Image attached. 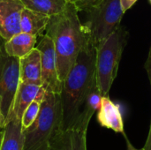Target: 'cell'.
Segmentation results:
<instances>
[{"mask_svg":"<svg viewBox=\"0 0 151 150\" xmlns=\"http://www.w3.org/2000/svg\"><path fill=\"white\" fill-rule=\"evenodd\" d=\"M88 127L80 125L62 132L53 141L50 150H87Z\"/></svg>","mask_w":151,"mask_h":150,"instance_id":"10","label":"cell"},{"mask_svg":"<svg viewBox=\"0 0 151 150\" xmlns=\"http://www.w3.org/2000/svg\"><path fill=\"white\" fill-rule=\"evenodd\" d=\"M37 36L19 32L4 42V51L7 56L21 58L35 48Z\"/></svg>","mask_w":151,"mask_h":150,"instance_id":"13","label":"cell"},{"mask_svg":"<svg viewBox=\"0 0 151 150\" xmlns=\"http://www.w3.org/2000/svg\"><path fill=\"white\" fill-rule=\"evenodd\" d=\"M126 141H127V150H145L144 149V148H142V149H136L131 142H130V141L126 137Z\"/></svg>","mask_w":151,"mask_h":150,"instance_id":"22","label":"cell"},{"mask_svg":"<svg viewBox=\"0 0 151 150\" xmlns=\"http://www.w3.org/2000/svg\"><path fill=\"white\" fill-rule=\"evenodd\" d=\"M96 48L88 37L74 65L62 82L60 102L63 132L75 127L89 92L96 86Z\"/></svg>","mask_w":151,"mask_h":150,"instance_id":"1","label":"cell"},{"mask_svg":"<svg viewBox=\"0 0 151 150\" xmlns=\"http://www.w3.org/2000/svg\"><path fill=\"white\" fill-rule=\"evenodd\" d=\"M5 126V119L3 116V114L0 111V129H3Z\"/></svg>","mask_w":151,"mask_h":150,"instance_id":"24","label":"cell"},{"mask_svg":"<svg viewBox=\"0 0 151 150\" xmlns=\"http://www.w3.org/2000/svg\"><path fill=\"white\" fill-rule=\"evenodd\" d=\"M4 42H5V40L0 34V54L4 52Z\"/></svg>","mask_w":151,"mask_h":150,"instance_id":"23","label":"cell"},{"mask_svg":"<svg viewBox=\"0 0 151 150\" xmlns=\"http://www.w3.org/2000/svg\"><path fill=\"white\" fill-rule=\"evenodd\" d=\"M2 139H3V129H0V147H1Z\"/></svg>","mask_w":151,"mask_h":150,"instance_id":"25","label":"cell"},{"mask_svg":"<svg viewBox=\"0 0 151 150\" xmlns=\"http://www.w3.org/2000/svg\"><path fill=\"white\" fill-rule=\"evenodd\" d=\"M23 9L20 0H0V34L5 41L21 32L20 19Z\"/></svg>","mask_w":151,"mask_h":150,"instance_id":"8","label":"cell"},{"mask_svg":"<svg viewBox=\"0 0 151 150\" xmlns=\"http://www.w3.org/2000/svg\"><path fill=\"white\" fill-rule=\"evenodd\" d=\"M35 48L41 54L42 88L48 92L60 94L62 82L58 78L56 51L52 39L46 34H43Z\"/></svg>","mask_w":151,"mask_h":150,"instance_id":"7","label":"cell"},{"mask_svg":"<svg viewBox=\"0 0 151 150\" xmlns=\"http://www.w3.org/2000/svg\"><path fill=\"white\" fill-rule=\"evenodd\" d=\"M127 40V32L120 26L96 47V79L103 96H108L117 77L119 62Z\"/></svg>","mask_w":151,"mask_h":150,"instance_id":"4","label":"cell"},{"mask_svg":"<svg viewBox=\"0 0 151 150\" xmlns=\"http://www.w3.org/2000/svg\"><path fill=\"white\" fill-rule=\"evenodd\" d=\"M50 16L38 12L27 8L23 9L20 19L21 32L35 35L42 36L46 31Z\"/></svg>","mask_w":151,"mask_h":150,"instance_id":"14","label":"cell"},{"mask_svg":"<svg viewBox=\"0 0 151 150\" xmlns=\"http://www.w3.org/2000/svg\"><path fill=\"white\" fill-rule=\"evenodd\" d=\"M145 150H151V126L150 128V132H149V135L147 138V141L145 142V146L143 147Z\"/></svg>","mask_w":151,"mask_h":150,"instance_id":"21","label":"cell"},{"mask_svg":"<svg viewBox=\"0 0 151 150\" xmlns=\"http://www.w3.org/2000/svg\"><path fill=\"white\" fill-rule=\"evenodd\" d=\"M44 94L37 96L25 110V111L22 115V118H21V130L22 131H24L25 129L29 127L33 124V122L35 120V118H37L39 111H40L41 103L43 99Z\"/></svg>","mask_w":151,"mask_h":150,"instance_id":"17","label":"cell"},{"mask_svg":"<svg viewBox=\"0 0 151 150\" xmlns=\"http://www.w3.org/2000/svg\"><path fill=\"white\" fill-rule=\"evenodd\" d=\"M97 120L101 126L115 133H124V122L119 107L110 99L109 95L102 97Z\"/></svg>","mask_w":151,"mask_h":150,"instance_id":"11","label":"cell"},{"mask_svg":"<svg viewBox=\"0 0 151 150\" xmlns=\"http://www.w3.org/2000/svg\"><path fill=\"white\" fill-rule=\"evenodd\" d=\"M72 2L76 8L79 10V11H87L93 6H95L96 4H98L101 0H69Z\"/></svg>","mask_w":151,"mask_h":150,"instance_id":"18","label":"cell"},{"mask_svg":"<svg viewBox=\"0 0 151 150\" xmlns=\"http://www.w3.org/2000/svg\"><path fill=\"white\" fill-rule=\"evenodd\" d=\"M19 81L42 87L41 54L36 48L27 56L19 58Z\"/></svg>","mask_w":151,"mask_h":150,"instance_id":"12","label":"cell"},{"mask_svg":"<svg viewBox=\"0 0 151 150\" xmlns=\"http://www.w3.org/2000/svg\"><path fill=\"white\" fill-rule=\"evenodd\" d=\"M86 12L87 19L83 24L96 48L120 26L125 13L120 0H101Z\"/></svg>","mask_w":151,"mask_h":150,"instance_id":"5","label":"cell"},{"mask_svg":"<svg viewBox=\"0 0 151 150\" xmlns=\"http://www.w3.org/2000/svg\"><path fill=\"white\" fill-rule=\"evenodd\" d=\"M44 93L45 90L42 88V87L39 85L19 81L11 111L5 120V124L12 119H17L21 121L22 115L27 106L37 96Z\"/></svg>","mask_w":151,"mask_h":150,"instance_id":"9","label":"cell"},{"mask_svg":"<svg viewBox=\"0 0 151 150\" xmlns=\"http://www.w3.org/2000/svg\"><path fill=\"white\" fill-rule=\"evenodd\" d=\"M150 126H151V123H150Z\"/></svg>","mask_w":151,"mask_h":150,"instance_id":"27","label":"cell"},{"mask_svg":"<svg viewBox=\"0 0 151 150\" xmlns=\"http://www.w3.org/2000/svg\"><path fill=\"white\" fill-rule=\"evenodd\" d=\"M25 8L53 16L65 8L69 0H20Z\"/></svg>","mask_w":151,"mask_h":150,"instance_id":"16","label":"cell"},{"mask_svg":"<svg viewBox=\"0 0 151 150\" xmlns=\"http://www.w3.org/2000/svg\"><path fill=\"white\" fill-rule=\"evenodd\" d=\"M150 1V4H151V0H149Z\"/></svg>","mask_w":151,"mask_h":150,"instance_id":"26","label":"cell"},{"mask_svg":"<svg viewBox=\"0 0 151 150\" xmlns=\"http://www.w3.org/2000/svg\"><path fill=\"white\" fill-rule=\"evenodd\" d=\"M60 94L45 91L40 111L33 124L22 131L23 150H50L61 129Z\"/></svg>","mask_w":151,"mask_h":150,"instance_id":"3","label":"cell"},{"mask_svg":"<svg viewBox=\"0 0 151 150\" xmlns=\"http://www.w3.org/2000/svg\"><path fill=\"white\" fill-rule=\"evenodd\" d=\"M136 2H137V0H120L121 6H122V9L124 11V12H126L127 10H129L130 8H132V6Z\"/></svg>","mask_w":151,"mask_h":150,"instance_id":"19","label":"cell"},{"mask_svg":"<svg viewBox=\"0 0 151 150\" xmlns=\"http://www.w3.org/2000/svg\"><path fill=\"white\" fill-rule=\"evenodd\" d=\"M79 12L76 6L69 1L64 11L50 16L45 31V34L53 41L58 73L61 82L65 80L74 65L81 49L88 39Z\"/></svg>","mask_w":151,"mask_h":150,"instance_id":"2","label":"cell"},{"mask_svg":"<svg viewBox=\"0 0 151 150\" xmlns=\"http://www.w3.org/2000/svg\"><path fill=\"white\" fill-rule=\"evenodd\" d=\"M19 83V58L0 54V111L6 120Z\"/></svg>","mask_w":151,"mask_h":150,"instance_id":"6","label":"cell"},{"mask_svg":"<svg viewBox=\"0 0 151 150\" xmlns=\"http://www.w3.org/2000/svg\"><path fill=\"white\" fill-rule=\"evenodd\" d=\"M146 69L148 71V73H149V77H150V80L151 84V48L150 51V54H149V58H148V61L146 63Z\"/></svg>","mask_w":151,"mask_h":150,"instance_id":"20","label":"cell"},{"mask_svg":"<svg viewBox=\"0 0 151 150\" xmlns=\"http://www.w3.org/2000/svg\"><path fill=\"white\" fill-rule=\"evenodd\" d=\"M0 150H23V133L21 121L12 119L3 128Z\"/></svg>","mask_w":151,"mask_h":150,"instance_id":"15","label":"cell"}]
</instances>
